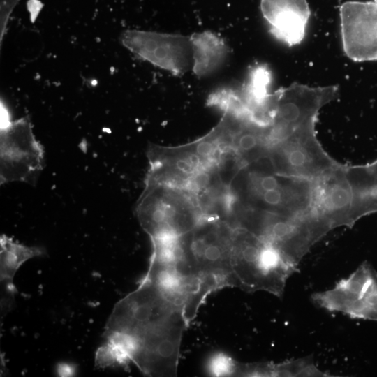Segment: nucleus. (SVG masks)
I'll list each match as a JSON object with an SVG mask.
<instances>
[{
	"label": "nucleus",
	"instance_id": "1",
	"mask_svg": "<svg viewBox=\"0 0 377 377\" xmlns=\"http://www.w3.org/2000/svg\"><path fill=\"white\" fill-rule=\"evenodd\" d=\"M151 242L153 253L145 278L182 312L188 325L206 297L219 289V286L198 271L182 235L151 239Z\"/></svg>",
	"mask_w": 377,
	"mask_h": 377
},
{
	"label": "nucleus",
	"instance_id": "2",
	"mask_svg": "<svg viewBox=\"0 0 377 377\" xmlns=\"http://www.w3.org/2000/svg\"><path fill=\"white\" fill-rule=\"evenodd\" d=\"M230 265L235 286L281 295L287 276L279 252L245 228L232 226Z\"/></svg>",
	"mask_w": 377,
	"mask_h": 377
},
{
	"label": "nucleus",
	"instance_id": "3",
	"mask_svg": "<svg viewBox=\"0 0 377 377\" xmlns=\"http://www.w3.org/2000/svg\"><path fill=\"white\" fill-rule=\"evenodd\" d=\"M172 188L171 195L170 187L146 181L137 214L142 228L151 239L181 236L191 231L207 217L198 207H180L185 202H175L176 189Z\"/></svg>",
	"mask_w": 377,
	"mask_h": 377
},
{
	"label": "nucleus",
	"instance_id": "4",
	"mask_svg": "<svg viewBox=\"0 0 377 377\" xmlns=\"http://www.w3.org/2000/svg\"><path fill=\"white\" fill-rule=\"evenodd\" d=\"M183 237L195 267L203 276L216 282L221 288L235 286L230 265L231 224L216 217L207 218Z\"/></svg>",
	"mask_w": 377,
	"mask_h": 377
},
{
	"label": "nucleus",
	"instance_id": "5",
	"mask_svg": "<svg viewBox=\"0 0 377 377\" xmlns=\"http://www.w3.org/2000/svg\"><path fill=\"white\" fill-rule=\"evenodd\" d=\"M188 326L182 312L148 326L135 336L137 349L133 362L145 374L175 376L182 334Z\"/></svg>",
	"mask_w": 377,
	"mask_h": 377
},
{
	"label": "nucleus",
	"instance_id": "6",
	"mask_svg": "<svg viewBox=\"0 0 377 377\" xmlns=\"http://www.w3.org/2000/svg\"><path fill=\"white\" fill-rule=\"evenodd\" d=\"M267 157L276 172L311 181L341 164L323 149L315 126L302 128L272 145Z\"/></svg>",
	"mask_w": 377,
	"mask_h": 377
},
{
	"label": "nucleus",
	"instance_id": "7",
	"mask_svg": "<svg viewBox=\"0 0 377 377\" xmlns=\"http://www.w3.org/2000/svg\"><path fill=\"white\" fill-rule=\"evenodd\" d=\"M43 150L29 117L14 121L3 117L1 126V184L27 181L43 166Z\"/></svg>",
	"mask_w": 377,
	"mask_h": 377
},
{
	"label": "nucleus",
	"instance_id": "8",
	"mask_svg": "<svg viewBox=\"0 0 377 377\" xmlns=\"http://www.w3.org/2000/svg\"><path fill=\"white\" fill-rule=\"evenodd\" d=\"M121 42L138 57L175 75L184 74L193 64L191 36L126 30L121 35Z\"/></svg>",
	"mask_w": 377,
	"mask_h": 377
},
{
	"label": "nucleus",
	"instance_id": "9",
	"mask_svg": "<svg viewBox=\"0 0 377 377\" xmlns=\"http://www.w3.org/2000/svg\"><path fill=\"white\" fill-rule=\"evenodd\" d=\"M314 302L331 311L353 318L377 321V272L367 262L330 290L313 296Z\"/></svg>",
	"mask_w": 377,
	"mask_h": 377
},
{
	"label": "nucleus",
	"instance_id": "10",
	"mask_svg": "<svg viewBox=\"0 0 377 377\" xmlns=\"http://www.w3.org/2000/svg\"><path fill=\"white\" fill-rule=\"evenodd\" d=\"M339 16L345 54L357 62L377 60V1L344 2Z\"/></svg>",
	"mask_w": 377,
	"mask_h": 377
},
{
	"label": "nucleus",
	"instance_id": "11",
	"mask_svg": "<svg viewBox=\"0 0 377 377\" xmlns=\"http://www.w3.org/2000/svg\"><path fill=\"white\" fill-rule=\"evenodd\" d=\"M345 167L340 164L312 181L310 210L330 230L341 226H353V192Z\"/></svg>",
	"mask_w": 377,
	"mask_h": 377
},
{
	"label": "nucleus",
	"instance_id": "12",
	"mask_svg": "<svg viewBox=\"0 0 377 377\" xmlns=\"http://www.w3.org/2000/svg\"><path fill=\"white\" fill-rule=\"evenodd\" d=\"M260 10L276 39L290 47L302 42L311 15L306 0H260Z\"/></svg>",
	"mask_w": 377,
	"mask_h": 377
},
{
	"label": "nucleus",
	"instance_id": "13",
	"mask_svg": "<svg viewBox=\"0 0 377 377\" xmlns=\"http://www.w3.org/2000/svg\"><path fill=\"white\" fill-rule=\"evenodd\" d=\"M193 49L192 70L199 77L215 73L227 61L228 47L223 39L210 31L191 36Z\"/></svg>",
	"mask_w": 377,
	"mask_h": 377
},
{
	"label": "nucleus",
	"instance_id": "14",
	"mask_svg": "<svg viewBox=\"0 0 377 377\" xmlns=\"http://www.w3.org/2000/svg\"><path fill=\"white\" fill-rule=\"evenodd\" d=\"M46 253L43 247L27 246L16 243L11 238L2 235L0 238L1 281L6 283L10 293L16 292L13 277L20 267L27 260Z\"/></svg>",
	"mask_w": 377,
	"mask_h": 377
},
{
	"label": "nucleus",
	"instance_id": "15",
	"mask_svg": "<svg viewBox=\"0 0 377 377\" xmlns=\"http://www.w3.org/2000/svg\"><path fill=\"white\" fill-rule=\"evenodd\" d=\"M107 338L96 353L95 364L99 368L126 366L131 362L136 351L135 339L131 334L118 331L105 332Z\"/></svg>",
	"mask_w": 377,
	"mask_h": 377
},
{
	"label": "nucleus",
	"instance_id": "16",
	"mask_svg": "<svg viewBox=\"0 0 377 377\" xmlns=\"http://www.w3.org/2000/svg\"><path fill=\"white\" fill-rule=\"evenodd\" d=\"M237 363L235 360L223 353L214 354L207 363V370L210 374L216 376H235Z\"/></svg>",
	"mask_w": 377,
	"mask_h": 377
},
{
	"label": "nucleus",
	"instance_id": "17",
	"mask_svg": "<svg viewBox=\"0 0 377 377\" xmlns=\"http://www.w3.org/2000/svg\"><path fill=\"white\" fill-rule=\"evenodd\" d=\"M20 0H1L0 40L4 36L8 20L13 9Z\"/></svg>",
	"mask_w": 377,
	"mask_h": 377
},
{
	"label": "nucleus",
	"instance_id": "18",
	"mask_svg": "<svg viewBox=\"0 0 377 377\" xmlns=\"http://www.w3.org/2000/svg\"><path fill=\"white\" fill-rule=\"evenodd\" d=\"M57 373L59 376H73L76 373V368L73 364L60 362L57 366Z\"/></svg>",
	"mask_w": 377,
	"mask_h": 377
}]
</instances>
